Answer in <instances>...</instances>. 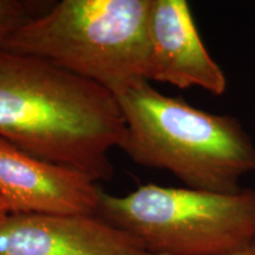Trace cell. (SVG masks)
<instances>
[{
	"label": "cell",
	"instance_id": "1",
	"mask_svg": "<svg viewBox=\"0 0 255 255\" xmlns=\"http://www.w3.org/2000/svg\"><path fill=\"white\" fill-rule=\"evenodd\" d=\"M126 121L113 92L36 57L0 49V137L95 182L110 180V151Z\"/></svg>",
	"mask_w": 255,
	"mask_h": 255
},
{
	"label": "cell",
	"instance_id": "2",
	"mask_svg": "<svg viewBox=\"0 0 255 255\" xmlns=\"http://www.w3.org/2000/svg\"><path fill=\"white\" fill-rule=\"evenodd\" d=\"M116 97L126 121L120 149L137 164L216 193H237L241 178L255 171V144L237 117L197 109L146 79Z\"/></svg>",
	"mask_w": 255,
	"mask_h": 255
},
{
	"label": "cell",
	"instance_id": "3",
	"mask_svg": "<svg viewBox=\"0 0 255 255\" xmlns=\"http://www.w3.org/2000/svg\"><path fill=\"white\" fill-rule=\"evenodd\" d=\"M150 9L151 0H63L0 49L45 60L116 96L148 81Z\"/></svg>",
	"mask_w": 255,
	"mask_h": 255
},
{
	"label": "cell",
	"instance_id": "4",
	"mask_svg": "<svg viewBox=\"0 0 255 255\" xmlns=\"http://www.w3.org/2000/svg\"><path fill=\"white\" fill-rule=\"evenodd\" d=\"M96 215L151 255H226L255 241L254 189L216 193L149 183L124 196L102 190Z\"/></svg>",
	"mask_w": 255,
	"mask_h": 255
},
{
	"label": "cell",
	"instance_id": "5",
	"mask_svg": "<svg viewBox=\"0 0 255 255\" xmlns=\"http://www.w3.org/2000/svg\"><path fill=\"white\" fill-rule=\"evenodd\" d=\"M95 183L0 137V200L7 214L96 215L102 190Z\"/></svg>",
	"mask_w": 255,
	"mask_h": 255
},
{
	"label": "cell",
	"instance_id": "6",
	"mask_svg": "<svg viewBox=\"0 0 255 255\" xmlns=\"http://www.w3.org/2000/svg\"><path fill=\"white\" fill-rule=\"evenodd\" d=\"M139 245L97 215L6 214L0 255H143Z\"/></svg>",
	"mask_w": 255,
	"mask_h": 255
},
{
	"label": "cell",
	"instance_id": "7",
	"mask_svg": "<svg viewBox=\"0 0 255 255\" xmlns=\"http://www.w3.org/2000/svg\"><path fill=\"white\" fill-rule=\"evenodd\" d=\"M148 81L221 96L227 78L201 39L186 0H151Z\"/></svg>",
	"mask_w": 255,
	"mask_h": 255
},
{
	"label": "cell",
	"instance_id": "8",
	"mask_svg": "<svg viewBox=\"0 0 255 255\" xmlns=\"http://www.w3.org/2000/svg\"><path fill=\"white\" fill-rule=\"evenodd\" d=\"M32 4L19 0H0V46L21 25L36 17Z\"/></svg>",
	"mask_w": 255,
	"mask_h": 255
},
{
	"label": "cell",
	"instance_id": "9",
	"mask_svg": "<svg viewBox=\"0 0 255 255\" xmlns=\"http://www.w3.org/2000/svg\"><path fill=\"white\" fill-rule=\"evenodd\" d=\"M143 255H151L144 253ZM226 255H255V241L252 242V244L248 245V246L241 248V250L233 252V253L226 254Z\"/></svg>",
	"mask_w": 255,
	"mask_h": 255
},
{
	"label": "cell",
	"instance_id": "10",
	"mask_svg": "<svg viewBox=\"0 0 255 255\" xmlns=\"http://www.w3.org/2000/svg\"><path fill=\"white\" fill-rule=\"evenodd\" d=\"M7 214V212H6L5 207H4V203H2V201L0 200V216H4Z\"/></svg>",
	"mask_w": 255,
	"mask_h": 255
},
{
	"label": "cell",
	"instance_id": "11",
	"mask_svg": "<svg viewBox=\"0 0 255 255\" xmlns=\"http://www.w3.org/2000/svg\"><path fill=\"white\" fill-rule=\"evenodd\" d=\"M5 216V215H4ZM4 216H0V219H1V218H4Z\"/></svg>",
	"mask_w": 255,
	"mask_h": 255
}]
</instances>
